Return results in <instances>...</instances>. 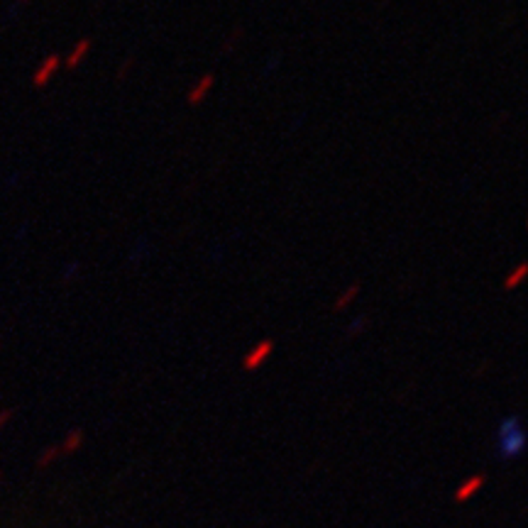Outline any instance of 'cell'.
I'll return each instance as SVG.
<instances>
[{
  "instance_id": "8",
  "label": "cell",
  "mask_w": 528,
  "mask_h": 528,
  "mask_svg": "<svg viewBox=\"0 0 528 528\" xmlns=\"http://www.w3.org/2000/svg\"><path fill=\"white\" fill-rule=\"evenodd\" d=\"M358 294H360V286L358 284H352V286H347L345 291H342V296L340 299L333 303V311H342V308H347V306L352 303V301L358 299Z\"/></svg>"
},
{
  "instance_id": "1",
  "label": "cell",
  "mask_w": 528,
  "mask_h": 528,
  "mask_svg": "<svg viewBox=\"0 0 528 528\" xmlns=\"http://www.w3.org/2000/svg\"><path fill=\"white\" fill-rule=\"evenodd\" d=\"M499 457L502 460H516L526 448V433L518 416H507L499 425Z\"/></svg>"
},
{
  "instance_id": "2",
  "label": "cell",
  "mask_w": 528,
  "mask_h": 528,
  "mask_svg": "<svg viewBox=\"0 0 528 528\" xmlns=\"http://www.w3.org/2000/svg\"><path fill=\"white\" fill-rule=\"evenodd\" d=\"M274 352V340H262V342H257V345L252 347V350L245 355V360H243V367L247 369V372H254V369H259L262 367L267 360H270V355Z\"/></svg>"
},
{
  "instance_id": "5",
  "label": "cell",
  "mask_w": 528,
  "mask_h": 528,
  "mask_svg": "<svg viewBox=\"0 0 528 528\" xmlns=\"http://www.w3.org/2000/svg\"><path fill=\"white\" fill-rule=\"evenodd\" d=\"M213 83H215V76H213V73H206V76L198 78L196 86L188 91V105H201L203 98L208 96V91L213 88Z\"/></svg>"
},
{
  "instance_id": "7",
  "label": "cell",
  "mask_w": 528,
  "mask_h": 528,
  "mask_svg": "<svg viewBox=\"0 0 528 528\" xmlns=\"http://www.w3.org/2000/svg\"><path fill=\"white\" fill-rule=\"evenodd\" d=\"M81 446H83V430L81 428H73V430H69V433H67V438H64L59 452H64V455H73V452H76Z\"/></svg>"
},
{
  "instance_id": "9",
  "label": "cell",
  "mask_w": 528,
  "mask_h": 528,
  "mask_svg": "<svg viewBox=\"0 0 528 528\" xmlns=\"http://www.w3.org/2000/svg\"><path fill=\"white\" fill-rule=\"evenodd\" d=\"M59 455H62V452H59V446H49L47 450H44L39 457H37V467H49L54 460H57Z\"/></svg>"
},
{
  "instance_id": "11",
  "label": "cell",
  "mask_w": 528,
  "mask_h": 528,
  "mask_svg": "<svg viewBox=\"0 0 528 528\" xmlns=\"http://www.w3.org/2000/svg\"><path fill=\"white\" fill-rule=\"evenodd\" d=\"M132 64H135V62H132V59H125L123 69H120V71L115 73V78H118V81H123V78L127 76V71H130V67H132Z\"/></svg>"
},
{
  "instance_id": "3",
  "label": "cell",
  "mask_w": 528,
  "mask_h": 528,
  "mask_svg": "<svg viewBox=\"0 0 528 528\" xmlns=\"http://www.w3.org/2000/svg\"><path fill=\"white\" fill-rule=\"evenodd\" d=\"M59 67H62V57H59V54H49V57L39 64V69L32 73V86H35V88H44L49 83V78H52L54 73L59 71Z\"/></svg>"
},
{
  "instance_id": "10",
  "label": "cell",
  "mask_w": 528,
  "mask_h": 528,
  "mask_svg": "<svg viewBox=\"0 0 528 528\" xmlns=\"http://www.w3.org/2000/svg\"><path fill=\"white\" fill-rule=\"evenodd\" d=\"M523 276H526V264H518L516 270L511 272V276H509V279L504 281V286H507V289H516V286L521 284Z\"/></svg>"
},
{
  "instance_id": "4",
  "label": "cell",
  "mask_w": 528,
  "mask_h": 528,
  "mask_svg": "<svg viewBox=\"0 0 528 528\" xmlns=\"http://www.w3.org/2000/svg\"><path fill=\"white\" fill-rule=\"evenodd\" d=\"M484 484H487V477H484V475H470L465 482H462L460 487L455 489V494H452V499H455L457 504L470 502V499L475 497V494L479 492V489L484 487Z\"/></svg>"
},
{
  "instance_id": "6",
  "label": "cell",
  "mask_w": 528,
  "mask_h": 528,
  "mask_svg": "<svg viewBox=\"0 0 528 528\" xmlns=\"http://www.w3.org/2000/svg\"><path fill=\"white\" fill-rule=\"evenodd\" d=\"M88 52H91V39H78V44L71 49V52H69L67 59H62V64H64L67 69H76L78 64H81L83 59H86Z\"/></svg>"
},
{
  "instance_id": "12",
  "label": "cell",
  "mask_w": 528,
  "mask_h": 528,
  "mask_svg": "<svg viewBox=\"0 0 528 528\" xmlns=\"http://www.w3.org/2000/svg\"><path fill=\"white\" fill-rule=\"evenodd\" d=\"M12 419V409H6V411H0V428L8 423V421Z\"/></svg>"
},
{
  "instance_id": "13",
  "label": "cell",
  "mask_w": 528,
  "mask_h": 528,
  "mask_svg": "<svg viewBox=\"0 0 528 528\" xmlns=\"http://www.w3.org/2000/svg\"><path fill=\"white\" fill-rule=\"evenodd\" d=\"M362 318H360V321L358 323H355V326H350V328H347V331H350V335H358V331H360V328H362Z\"/></svg>"
},
{
  "instance_id": "14",
  "label": "cell",
  "mask_w": 528,
  "mask_h": 528,
  "mask_svg": "<svg viewBox=\"0 0 528 528\" xmlns=\"http://www.w3.org/2000/svg\"><path fill=\"white\" fill-rule=\"evenodd\" d=\"M17 3H20V6H27V3H30V0H17Z\"/></svg>"
}]
</instances>
